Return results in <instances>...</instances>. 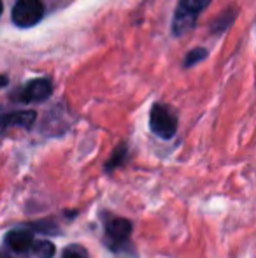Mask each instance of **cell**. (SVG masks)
<instances>
[{
    "label": "cell",
    "instance_id": "6",
    "mask_svg": "<svg viewBox=\"0 0 256 258\" xmlns=\"http://www.w3.org/2000/svg\"><path fill=\"white\" fill-rule=\"evenodd\" d=\"M35 121V112L34 111H18L9 112V114L0 116V132L11 128V126H23V128H30Z\"/></svg>",
    "mask_w": 256,
    "mask_h": 258
},
{
    "label": "cell",
    "instance_id": "2",
    "mask_svg": "<svg viewBox=\"0 0 256 258\" xmlns=\"http://www.w3.org/2000/svg\"><path fill=\"white\" fill-rule=\"evenodd\" d=\"M149 125L151 130L158 137H161V139H170L178 132V119H176V116L170 112V109L160 104H156L151 109Z\"/></svg>",
    "mask_w": 256,
    "mask_h": 258
},
{
    "label": "cell",
    "instance_id": "13",
    "mask_svg": "<svg viewBox=\"0 0 256 258\" xmlns=\"http://www.w3.org/2000/svg\"><path fill=\"white\" fill-rule=\"evenodd\" d=\"M7 85V78L6 76H0V88H2V86H6Z\"/></svg>",
    "mask_w": 256,
    "mask_h": 258
},
{
    "label": "cell",
    "instance_id": "10",
    "mask_svg": "<svg viewBox=\"0 0 256 258\" xmlns=\"http://www.w3.org/2000/svg\"><path fill=\"white\" fill-rule=\"evenodd\" d=\"M205 56H207V51H205V49H202V48H197V49H193V51H190L188 54H186L185 65H186V67H192V65L204 60Z\"/></svg>",
    "mask_w": 256,
    "mask_h": 258
},
{
    "label": "cell",
    "instance_id": "7",
    "mask_svg": "<svg viewBox=\"0 0 256 258\" xmlns=\"http://www.w3.org/2000/svg\"><path fill=\"white\" fill-rule=\"evenodd\" d=\"M106 232H107V237L113 239L114 242H121L132 232V223L128 220H123V218H113V220H107Z\"/></svg>",
    "mask_w": 256,
    "mask_h": 258
},
{
    "label": "cell",
    "instance_id": "11",
    "mask_svg": "<svg viewBox=\"0 0 256 258\" xmlns=\"http://www.w3.org/2000/svg\"><path fill=\"white\" fill-rule=\"evenodd\" d=\"M123 156H125V146H121L120 150L114 151V156L109 160V163H107V170H111V169H113V167L120 165L121 160H123Z\"/></svg>",
    "mask_w": 256,
    "mask_h": 258
},
{
    "label": "cell",
    "instance_id": "8",
    "mask_svg": "<svg viewBox=\"0 0 256 258\" xmlns=\"http://www.w3.org/2000/svg\"><path fill=\"white\" fill-rule=\"evenodd\" d=\"M32 251L35 258H53L55 256V244L49 241H35L32 244Z\"/></svg>",
    "mask_w": 256,
    "mask_h": 258
},
{
    "label": "cell",
    "instance_id": "14",
    "mask_svg": "<svg viewBox=\"0 0 256 258\" xmlns=\"http://www.w3.org/2000/svg\"><path fill=\"white\" fill-rule=\"evenodd\" d=\"M2 9H4V6H2V0H0V14H2Z\"/></svg>",
    "mask_w": 256,
    "mask_h": 258
},
{
    "label": "cell",
    "instance_id": "12",
    "mask_svg": "<svg viewBox=\"0 0 256 258\" xmlns=\"http://www.w3.org/2000/svg\"><path fill=\"white\" fill-rule=\"evenodd\" d=\"M62 258H88V256H86L84 253L81 251V249L75 248V246H70V248H67L63 251Z\"/></svg>",
    "mask_w": 256,
    "mask_h": 258
},
{
    "label": "cell",
    "instance_id": "1",
    "mask_svg": "<svg viewBox=\"0 0 256 258\" xmlns=\"http://www.w3.org/2000/svg\"><path fill=\"white\" fill-rule=\"evenodd\" d=\"M209 2L211 0H179L174 21H172V32L176 35H183L185 32L192 30L198 13L204 11L209 6Z\"/></svg>",
    "mask_w": 256,
    "mask_h": 258
},
{
    "label": "cell",
    "instance_id": "4",
    "mask_svg": "<svg viewBox=\"0 0 256 258\" xmlns=\"http://www.w3.org/2000/svg\"><path fill=\"white\" fill-rule=\"evenodd\" d=\"M53 86L48 79H34L30 81L21 92V100L23 102H42L48 97H51Z\"/></svg>",
    "mask_w": 256,
    "mask_h": 258
},
{
    "label": "cell",
    "instance_id": "5",
    "mask_svg": "<svg viewBox=\"0 0 256 258\" xmlns=\"http://www.w3.org/2000/svg\"><path fill=\"white\" fill-rule=\"evenodd\" d=\"M6 246L14 253H25L27 249L32 248L34 244V234L30 230H23V228H18V230H11L9 234L4 239Z\"/></svg>",
    "mask_w": 256,
    "mask_h": 258
},
{
    "label": "cell",
    "instance_id": "9",
    "mask_svg": "<svg viewBox=\"0 0 256 258\" xmlns=\"http://www.w3.org/2000/svg\"><path fill=\"white\" fill-rule=\"evenodd\" d=\"M232 21H233V11H226V13H223L221 16L212 23V27H211L212 34H221V32H225L226 27H228Z\"/></svg>",
    "mask_w": 256,
    "mask_h": 258
},
{
    "label": "cell",
    "instance_id": "3",
    "mask_svg": "<svg viewBox=\"0 0 256 258\" xmlns=\"http://www.w3.org/2000/svg\"><path fill=\"white\" fill-rule=\"evenodd\" d=\"M44 6L41 0H18L13 9V21L21 28L37 25L42 20Z\"/></svg>",
    "mask_w": 256,
    "mask_h": 258
},
{
    "label": "cell",
    "instance_id": "15",
    "mask_svg": "<svg viewBox=\"0 0 256 258\" xmlns=\"http://www.w3.org/2000/svg\"><path fill=\"white\" fill-rule=\"evenodd\" d=\"M0 258H2V256H0Z\"/></svg>",
    "mask_w": 256,
    "mask_h": 258
}]
</instances>
